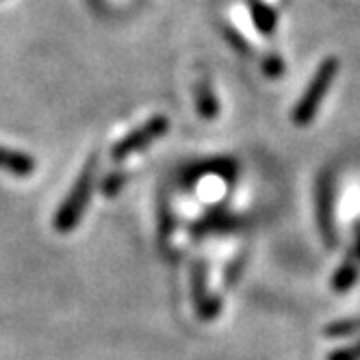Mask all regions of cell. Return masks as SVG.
Instances as JSON below:
<instances>
[{
  "label": "cell",
  "mask_w": 360,
  "mask_h": 360,
  "mask_svg": "<svg viewBox=\"0 0 360 360\" xmlns=\"http://www.w3.org/2000/svg\"><path fill=\"white\" fill-rule=\"evenodd\" d=\"M96 167H98V161H96V157H91V161L85 165L81 176L76 178L72 191L68 193V198L63 200V204L57 211V217H55V230H57V233H70V230H74V226L81 221L87 204H89L91 191H94Z\"/></svg>",
  "instance_id": "obj_1"
},
{
  "label": "cell",
  "mask_w": 360,
  "mask_h": 360,
  "mask_svg": "<svg viewBox=\"0 0 360 360\" xmlns=\"http://www.w3.org/2000/svg\"><path fill=\"white\" fill-rule=\"evenodd\" d=\"M337 74H339V61L337 59H326L317 68L313 81L308 83L306 94L297 100V105H295L293 122L297 126H308L313 122V117L317 115V111L321 107L323 98L328 96V89H330L332 81L337 79Z\"/></svg>",
  "instance_id": "obj_2"
},
{
  "label": "cell",
  "mask_w": 360,
  "mask_h": 360,
  "mask_svg": "<svg viewBox=\"0 0 360 360\" xmlns=\"http://www.w3.org/2000/svg\"><path fill=\"white\" fill-rule=\"evenodd\" d=\"M169 128V120L165 115H157L152 117L150 122H146L143 126H139L137 131H133L131 135H126L115 148H113V159L115 161H122V159H128L131 154L148 148L154 139H159L161 135L167 133Z\"/></svg>",
  "instance_id": "obj_3"
},
{
  "label": "cell",
  "mask_w": 360,
  "mask_h": 360,
  "mask_svg": "<svg viewBox=\"0 0 360 360\" xmlns=\"http://www.w3.org/2000/svg\"><path fill=\"white\" fill-rule=\"evenodd\" d=\"M0 169L15 174V176H31L35 172V161L31 154L0 148Z\"/></svg>",
  "instance_id": "obj_4"
},
{
  "label": "cell",
  "mask_w": 360,
  "mask_h": 360,
  "mask_svg": "<svg viewBox=\"0 0 360 360\" xmlns=\"http://www.w3.org/2000/svg\"><path fill=\"white\" fill-rule=\"evenodd\" d=\"M252 18L261 33H271L276 29V11L263 0H254L252 3Z\"/></svg>",
  "instance_id": "obj_5"
},
{
  "label": "cell",
  "mask_w": 360,
  "mask_h": 360,
  "mask_svg": "<svg viewBox=\"0 0 360 360\" xmlns=\"http://www.w3.org/2000/svg\"><path fill=\"white\" fill-rule=\"evenodd\" d=\"M195 98H198V111L204 120H213L219 113V102L215 98V91L207 83H202L198 87Z\"/></svg>",
  "instance_id": "obj_6"
},
{
  "label": "cell",
  "mask_w": 360,
  "mask_h": 360,
  "mask_svg": "<svg viewBox=\"0 0 360 360\" xmlns=\"http://www.w3.org/2000/svg\"><path fill=\"white\" fill-rule=\"evenodd\" d=\"M356 276H358V265L352 259H347L343 263V267L337 274H334L332 287L337 289V291H347L354 285V282H356Z\"/></svg>",
  "instance_id": "obj_7"
},
{
  "label": "cell",
  "mask_w": 360,
  "mask_h": 360,
  "mask_svg": "<svg viewBox=\"0 0 360 360\" xmlns=\"http://www.w3.org/2000/svg\"><path fill=\"white\" fill-rule=\"evenodd\" d=\"M360 330V317L358 319H343V321H337L328 326L326 334L328 337H347V334H354Z\"/></svg>",
  "instance_id": "obj_8"
},
{
  "label": "cell",
  "mask_w": 360,
  "mask_h": 360,
  "mask_svg": "<svg viewBox=\"0 0 360 360\" xmlns=\"http://www.w3.org/2000/svg\"><path fill=\"white\" fill-rule=\"evenodd\" d=\"M328 360H360V341L356 345H349V347L332 352L328 356Z\"/></svg>",
  "instance_id": "obj_9"
},
{
  "label": "cell",
  "mask_w": 360,
  "mask_h": 360,
  "mask_svg": "<svg viewBox=\"0 0 360 360\" xmlns=\"http://www.w3.org/2000/svg\"><path fill=\"white\" fill-rule=\"evenodd\" d=\"M282 70H285V65H282V61H280L278 57H269V59L265 61V74H269V76H278Z\"/></svg>",
  "instance_id": "obj_10"
}]
</instances>
